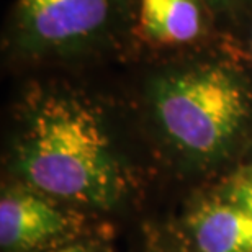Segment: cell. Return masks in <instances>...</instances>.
<instances>
[{
    "label": "cell",
    "mask_w": 252,
    "mask_h": 252,
    "mask_svg": "<svg viewBox=\"0 0 252 252\" xmlns=\"http://www.w3.org/2000/svg\"><path fill=\"white\" fill-rule=\"evenodd\" d=\"M15 167L28 187L54 200L110 208L123 182L98 113L79 98L36 103L17 144Z\"/></svg>",
    "instance_id": "1"
},
{
    "label": "cell",
    "mask_w": 252,
    "mask_h": 252,
    "mask_svg": "<svg viewBox=\"0 0 252 252\" xmlns=\"http://www.w3.org/2000/svg\"><path fill=\"white\" fill-rule=\"evenodd\" d=\"M156 118L180 153L198 162L224 156L249 115V100L234 75L218 67L164 77L153 89Z\"/></svg>",
    "instance_id": "2"
},
{
    "label": "cell",
    "mask_w": 252,
    "mask_h": 252,
    "mask_svg": "<svg viewBox=\"0 0 252 252\" xmlns=\"http://www.w3.org/2000/svg\"><path fill=\"white\" fill-rule=\"evenodd\" d=\"M74 215L58 200L32 187L8 189L0 198V248L3 252H38L64 244L77 228Z\"/></svg>",
    "instance_id": "3"
},
{
    "label": "cell",
    "mask_w": 252,
    "mask_h": 252,
    "mask_svg": "<svg viewBox=\"0 0 252 252\" xmlns=\"http://www.w3.org/2000/svg\"><path fill=\"white\" fill-rule=\"evenodd\" d=\"M20 12L34 39L64 44L97 32L108 17V0H22Z\"/></svg>",
    "instance_id": "4"
},
{
    "label": "cell",
    "mask_w": 252,
    "mask_h": 252,
    "mask_svg": "<svg viewBox=\"0 0 252 252\" xmlns=\"http://www.w3.org/2000/svg\"><path fill=\"white\" fill-rule=\"evenodd\" d=\"M187 228L198 252H252V211L223 198L193 210Z\"/></svg>",
    "instance_id": "5"
},
{
    "label": "cell",
    "mask_w": 252,
    "mask_h": 252,
    "mask_svg": "<svg viewBox=\"0 0 252 252\" xmlns=\"http://www.w3.org/2000/svg\"><path fill=\"white\" fill-rule=\"evenodd\" d=\"M139 23L151 39L164 44L190 43L201 30L195 0H141Z\"/></svg>",
    "instance_id": "6"
},
{
    "label": "cell",
    "mask_w": 252,
    "mask_h": 252,
    "mask_svg": "<svg viewBox=\"0 0 252 252\" xmlns=\"http://www.w3.org/2000/svg\"><path fill=\"white\" fill-rule=\"evenodd\" d=\"M223 200L244 206V208L252 211V170L241 174L239 177H236L231 182V185L224 191Z\"/></svg>",
    "instance_id": "7"
},
{
    "label": "cell",
    "mask_w": 252,
    "mask_h": 252,
    "mask_svg": "<svg viewBox=\"0 0 252 252\" xmlns=\"http://www.w3.org/2000/svg\"><path fill=\"white\" fill-rule=\"evenodd\" d=\"M43 252H89L87 248L82 244H61V246H56V248H51L48 251H43Z\"/></svg>",
    "instance_id": "8"
},
{
    "label": "cell",
    "mask_w": 252,
    "mask_h": 252,
    "mask_svg": "<svg viewBox=\"0 0 252 252\" xmlns=\"http://www.w3.org/2000/svg\"><path fill=\"white\" fill-rule=\"evenodd\" d=\"M211 2H220V0H211Z\"/></svg>",
    "instance_id": "9"
}]
</instances>
